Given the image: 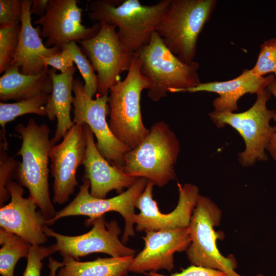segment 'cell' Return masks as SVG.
I'll use <instances>...</instances> for the list:
<instances>
[{"mask_svg": "<svg viewBox=\"0 0 276 276\" xmlns=\"http://www.w3.org/2000/svg\"><path fill=\"white\" fill-rule=\"evenodd\" d=\"M21 1H0V26L14 25L21 21Z\"/></svg>", "mask_w": 276, "mask_h": 276, "instance_id": "cell-31", "label": "cell"}, {"mask_svg": "<svg viewBox=\"0 0 276 276\" xmlns=\"http://www.w3.org/2000/svg\"><path fill=\"white\" fill-rule=\"evenodd\" d=\"M63 49L69 53L73 60L76 64L84 81V90L89 97L93 98L95 95L97 94L98 79L89 60L76 42L73 41L65 44Z\"/></svg>", "mask_w": 276, "mask_h": 276, "instance_id": "cell-26", "label": "cell"}, {"mask_svg": "<svg viewBox=\"0 0 276 276\" xmlns=\"http://www.w3.org/2000/svg\"><path fill=\"white\" fill-rule=\"evenodd\" d=\"M1 139H2L0 143V204L2 206L10 198L6 186L12 181L20 162L8 156L6 151L8 147L6 139L2 137Z\"/></svg>", "mask_w": 276, "mask_h": 276, "instance_id": "cell-28", "label": "cell"}, {"mask_svg": "<svg viewBox=\"0 0 276 276\" xmlns=\"http://www.w3.org/2000/svg\"><path fill=\"white\" fill-rule=\"evenodd\" d=\"M51 68L53 89L49 95L45 109L46 116L51 121L57 119L55 134L51 140L52 146L61 140L74 123L71 119V110L74 97L72 96L74 66L64 73L57 74Z\"/></svg>", "mask_w": 276, "mask_h": 276, "instance_id": "cell-21", "label": "cell"}, {"mask_svg": "<svg viewBox=\"0 0 276 276\" xmlns=\"http://www.w3.org/2000/svg\"><path fill=\"white\" fill-rule=\"evenodd\" d=\"M144 276H227L224 272L211 268L192 265L183 269L180 272L170 275H163L156 272L150 271L144 273Z\"/></svg>", "mask_w": 276, "mask_h": 276, "instance_id": "cell-33", "label": "cell"}, {"mask_svg": "<svg viewBox=\"0 0 276 276\" xmlns=\"http://www.w3.org/2000/svg\"><path fill=\"white\" fill-rule=\"evenodd\" d=\"M272 75L258 77L250 70H244L237 77L224 81L200 83L197 86L182 90L191 93L206 91L217 93L219 97L213 101L214 110L217 112H234L238 110V101L246 94L257 95L263 91L272 80Z\"/></svg>", "mask_w": 276, "mask_h": 276, "instance_id": "cell-20", "label": "cell"}, {"mask_svg": "<svg viewBox=\"0 0 276 276\" xmlns=\"http://www.w3.org/2000/svg\"><path fill=\"white\" fill-rule=\"evenodd\" d=\"M91 225L93 227L89 232L78 236L62 235L47 225L43 232L47 237L56 239V249L62 257H71L79 261L81 257L97 252L112 257L134 256L136 251L125 246L119 239L121 229L116 220L107 222L103 215L92 221L89 226Z\"/></svg>", "mask_w": 276, "mask_h": 276, "instance_id": "cell-12", "label": "cell"}, {"mask_svg": "<svg viewBox=\"0 0 276 276\" xmlns=\"http://www.w3.org/2000/svg\"><path fill=\"white\" fill-rule=\"evenodd\" d=\"M6 188L10 194V202L1 207V227L14 233L28 241L31 245H41L47 237L43 232L47 219L41 211H36L37 204L29 197L24 198V190L13 181Z\"/></svg>", "mask_w": 276, "mask_h": 276, "instance_id": "cell-16", "label": "cell"}, {"mask_svg": "<svg viewBox=\"0 0 276 276\" xmlns=\"http://www.w3.org/2000/svg\"><path fill=\"white\" fill-rule=\"evenodd\" d=\"M49 0H33L30 9L31 14L39 16L40 17L44 15L48 7Z\"/></svg>", "mask_w": 276, "mask_h": 276, "instance_id": "cell-35", "label": "cell"}, {"mask_svg": "<svg viewBox=\"0 0 276 276\" xmlns=\"http://www.w3.org/2000/svg\"><path fill=\"white\" fill-rule=\"evenodd\" d=\"M257 95L255 103L245 111L235 113L213 111L209 113L216 126L222 128L229 125L242 136L245 147L239 153L238 159L244 167L252 166L257 161L267 159L265 150L275 130L270 122L276 117V111L268 109L266 105L271 94L266 88Z\"/></svg>", "mask_w": 276, "mask_h": 276, "instance_id": "cell-7", "label": "cell"}, {"mask_svg": "<svg viewBox=\"0 0 276 276\" xmlns=\"http://www.w3.org/2000/svg\"><path fill=\"white\" fill-rule=\"evenodd\" d=\"M180 150L179 141L164 121L155 123L144 140L124 156L128 175L145 178L161 188L175 178L174 165Z\"/></svg>", "mask_w": 276, "mask_h": 276, "instance_id": "cell-4", "label": "cell"}, {"mask_svg": "<svg viewBox=\"0 0 276 276\" xmlns=\"http://www.w3.org/2000/svg\"><path fill=\"white\" fill-rule=\"evenodd\" d=\"M267 89L276 99V78L275 77L272 79L267 86ZM276 122V117L273 119ZM275 130L272 133L266 150L270 153L272 158L276 160V126H274Z\"/></svg>", "mask_w": 276, "mask_h": 276, "instance_id": "cell-34", "label": "cell"}, {"mask_svg": "<svg viewBox=\"0 0 276 276\" xmlns=\"http://www.w3.org/2000/svg\"><path fill=\"white\" fill-rule=\"evenodd\" d=\"M146 233L142 237L144 248L134 257L129 271L137 273L160 269L171 271L174 268V253L186 250L191 243L189 226Z\"/></svg>", "mask_w": 276, "mask_h": 276, "instance_id": "cell-17", "label": "cell"}, {"mask_svg": "<svg viewBox=\"0 0 276 276\" xmlns=\"http://www.w3.org/2000/svg\"><path fill=\"white\" fill-rule=\"evenodd\" d=\"M83 183L74 199L65 207L57 212L51 219L47 220V225H52L58 220L68 216H86L88 218L84 224L89 226L90 223L98 217L109 212L119 213L124 218L125 226L122 242L125 243L130 237L135 235L133 217L135 203L140 195L145 190L148 180L138 178L127 190L110 198H98L93 196L89 189L90 182L83 177Z\"/></svg>", "mask_w": 276, "mask_h": 276, "instance_id": "cell-9", "label": "cell"}, {"mask_svg": "<svg viewBox=\"0 0 276 276\" xmlns=\"http://www.w3.org/2000/svg\"><path fill=\"white\" fill-rule=\"evenodd\" d=\"M0 273L14 276L16 264L21 258H27L31 244L18 235L0 228Z\"/></svg>", "mask_w": 276, "mask_h": 276, "instance_id": "cell-24", "label": "cell"}, {"mask_svg": "<svg viewBox=\"0 0 276 276\" xmlns=\"http://www.w3.org/2000/svg\"><path fill=\"white\" fill-rule=\"evenodd\" d=\"M43 61L46 66L50 65L53 68L64 73L74 66V61L69 53L64 49L60 52L43 58Z\"/></svg>", "mask_w": 276, "mask_h": 276, "instance_id": "cell-32", "label": "cell"}, {"mask_svg": "<svg viewBox=\"0 0 276 276\" xmlns=\"http://www.w3.org/2000/svg\"><path fill=\"white\" fill-rule=\"evenodd\" d=\"M56 251L54 244L48 247L31 245L27 258L26 268L22 276H40V270L43 266L42 260Z\"/></svg>", "mask_w": 276, "mask_h": 276, "instance_id": "cell-30", "label": "cell"}, {"mask_svg": "<svg viewBox=\"0 0 276 276\" xmlns=\"http://www.w3.org/2000/svg\"><path fill=\"white\" fill-rule=\"evenodd\" d=\"M86 140V149L82 165L83 177L89 180L90 193L96 198H106L107 194L114 190L120 194L124 188H129L137 178L126 174L123 167L109 163L99 152L94 134L86 124H83Z\"/></svg>", "mask_w": 276, "mask_h": 276, "instance_id": "cell-18", "label": "cell"}, {"mask_svg": "<svg viewBox=\"0 0 276 276\" xmlns=\"http://www.w3.org/2000/svg\"><path fill=\"white\" fill-rule=\"evenodd\" d=\"M275 219H276V217H275Z\"/></svg>", "mask_w": 276, "mask_h": 276, "instance_id": "cell-36", "label": "cell"}, {"mask_svg": "<svg viewBox=\"0 0 276 276\" xmlns=\"http://www.w3.org/2000/svg\"><path fill=\"white\" fill-rule=\"evenodd\" d=\"M216 3V0H172L159 23L155 32L183 63L194 61L198 37Z\"/></svg>", "mask_w": 276, "mask_h": 276, "instance_id": "cell-6", "label": "cell"}, {"mask_svg": "<svg viewBox=\"0 0 276 276\" xmlns=\"http://www.w3.org/2000/svg\"><path fill=\"white\" fill-rule=\"evenodd\" d=\"M15 129L22 140L18 152L22 160L14 178L22 187L28 188L29 197L48 220L56 213L50 198L48 182L49 152L52 146L50 128L45 123L39 125L30 119L27 125L20 123Z\"/></svg>", "mask_w": 276, "mask_h": 276, "instance_id": "cell-2", "label": "cell"}, {"mask_svg": "<svg viewBox=\"0 0 276 276\" xmlns=\"http://www.w3.org/2000/svg\"><path fill=\"white\" fill-rule=\"evenodd\" d=\"M142 73L150 81L148 97L158 102L168 93H180L195 87L201 82L196 61L185 63L166 45L163 39L154 32L149 42L134 53Z\"/></svg>", "mask_w": 276, "mask_h": 276, "instance_id": "cell-3", "label": "cell"}, {"mask_svg": "<svg viewBox=\"0 0 276 276\" xmlns=\"http://www.w3.org/2000/svg\"><path fill=\"white\" fill-rule=\"evenodd\" d=\"M134 256L97 258L80 262L71 257H63L57 276H126Z\"/></svg>", "mask_w": 276, "mask_h": 276, "instance_id": "cell-23", "label": "cell"}, {"mask_svg": "<svg viewBox=\"0 0 276 276\" xmlns=\"http://www.w3.org/2000/svg\"><path fill=\"white\" fill-rule=\"evenodd\" d=\"M150 85V81L142 73L134 56L125 78L119 79L109 90L110 129L130 150L137 147L150 131L143 122L140 106L142 91L148 89Z\"/></svg>", "mask_w": 276, "mask_h": 276, "instance_id": "cell-5", "label": "cell"}, {"mask_svg": "<svg viewBox=\"0 0 276 276\" xmlns=\"http://www.w3.org/2000/svg\"><path fill=\"white\" fill-rule=\"evenodd\" d=\"M221 218L217 205L200 194L189 225L191 243L186 250L188 259L192 265L218 270L227 276H242L235 271L237 262L234 256L224 257L217 247V239L220 235L214 227L220 224Z\"/></svg>", "mask_w": 276, "mask_h": 276, "instance_id": "cell-8", "label": "cell"}, {"mask_svg": "<svg viewBox=\"0 0 276 276\" xmlns=\"http://www.w3.org/2000/svg\"><path fill=\"white\" fill-rule=\"evenodd\" d=\"M86 149L83 125L74 124L62 141L49 152L51 172L54 178L53 201L59 204L68 201L78 185L76 172L82 165Z\"/></svg>", "mask_w": 276, "mask_h": 276, "instance_id": "cell-15", "label": "cell"}, {"mask_svg": "<svg viewBox=\"0 0 276 276\" xmlns=\"http://www.w3.org/2000/svg\"><path fill=\"white\" fill-rule=\"evenodd\" d=\"M20 31L17 51L11 65L19 68L21 73L36 75L43 71L46 66L43 58L60 52L56 47L48 48L42 43L40 35V26L33 27L31 22V0H22Z\"/></svg>", "mask_w": 276, "mask_h": 276, "instance_id": "cell-19", "label": "cell"}, {"mask_svg": "<svg viewBox=\"0 0 276 276\" xmlns=\"http://www.w3.org/2000/svg\"><path fill=\"white\" fill-rule=\"evenodd\" d=\"M171 1L145 5L139 0H96L90 3L88 16L94 22L115 25L121 41L134 53L149 42Z\"/></svg>", "mask_w": 276, "mask_h": 276, "instance_id": "cell-1", "label": "cell"}, {"mask_svg": "<svg viewBox=\"0 0 276 276\" xmlns=\"http://www.w3.org/2000/svg\"><path fill=\"white\" fill-rule=\"evenodd\" d=\"M21 25L0 26V73L11 65L17 51Z\"/></svg>", "mask_w": 276, "mask_h": 276, "instance_id": "cell-27", "label": "cell"}, {"mask_svg": "<svg viewBox=\"0 0 276 276\" xmlns=\"http://www.w3.org/2000/svg\"><path fill=\"white\" fill-rule=\"evenodd\" d=\"M260 49L257 61L250 69L251 72L258 77H263L270 73L276 74V38L264 41Z\"/></svg>", "mask_w": 276, "mask_h": 276, "instance_id": "cell-29", "label": "cell"}, {"mask_svg": "<svg viewBox=\"0 0 276 276\" xmlns=\"http://www.w3.org/2000/svg\"><path fill=\"white\" fill-rule=\"evenodd\" d=\"M50 94H41L14 103H0V125L5 135L6 125L24 114H37L46 116L45 106Z\"/></svg>", "mask_w": 276, "mask_h": 276, "instance_id": "cell-25", "label": "cell"}, {"mask_svg": "<svg viewBox=\"0 0 276 276\" xmlns=\"http://www.w3.org/2000/svg\"><path fill=\"white\" fill-rule=\"evenodd\" d=\"M179 197L175 209L167 214L161 213L153 199V182L148 180L144 191L137 198L135 208L140 212L135 214L133 222L137 231L176 229L188 227L193 210L199 196V188L191 183H177Z\"/></svg>", "mask_w": 276, "mask_h": 276, "instance_id": "cell-13", "label": "cell"}, {"mask_svg": "<svg viewBox=\"0 0 276 276\" xmlns=\"http://www.w3.org/2000/svg\"><path fill=\"white\" fill-rule=\"evenodd\" d=\"M100 24L95 36L78 42L97 73L98 96L108 94L120 79V74L128 71L134 57L120 39L115 25L104 21Z\"/></svg>", "mask_w": 276, "mask_h": 276, "instance_id": "cell-10", "label": "cell"}, {"mask_svg": "<svg viewBox=\"0 0 276 276\" xmlns=\"http://www.w3.org/2000/svg\"><path fill=\"white\" fill-rule=\"evenodd\" d=\"M10 66L0 78V99L19 101L41 94H50L53 89L51 69L45 68L36 75L23 74Z\"/></svg>", "mask_w": 276, "mask_h": 276, "instance_id": "cell-22", "label": "cell"}, {"mask_svg": "<svg viewBox=\"0 0 276 276\" xmlns=\"http://www.w3.org/2000/svg\"><path fill=\"white\" fill-rule=\"evenodd\" d=\"M83 84L79 78L74 80L73 122L87 125L97 139L100 154L111 164L123 167L125 154L130 150L117 139L106 121L109 114L108 94L93 99L85 93Z\"/></svg>", "mask_w": 276, "mask_h": 276, "instance_id": "cell-11", "label": "cell"}, {"mask_svg": "<svg viewBox=\"0 0 276 276\" xmlns=\"http://www.w3.org/2000/svg\"><path fill=\"white\" fill-rule=\"evenodd\" d=\"M77 0H49L46 12L34 24L42 27L40 36L46 38L44 45L56 47L61 51L71 42H79L95 36L101 28L100 22L91 27L82 24V9Z\"/></svg>", "mask_w": 276, "mask_h": 276, "instance_id": "cell-14", "label": "cell"}]
</instances>
